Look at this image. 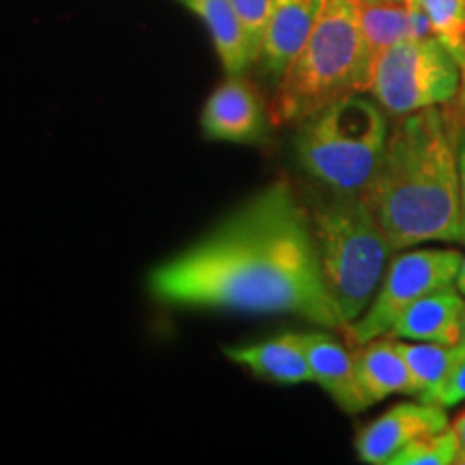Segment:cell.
<instances>
[{
    "instance_id": "obj_1",
    "label": "cell",
    "mask_w": 465,
    "mask_h": 465,
    "mask_svg": "<svg viewBox=\"0 0 465 465\" xmlns=\"http://www.w3.org/2000/svg\"><path fill=\"white\" fill-rule=\"evenodd\" d=\"M149 287L173 306L298 315L332 330L347 325L325 287L312 220L284 179L155 267Z\"/></svg>"
},
{
    "instance_id": "obj_2",
    "label": "cell",
    "mask_w": 465,
    "mask_h": 465,
    "mask_svg": "<svg viewBox=\"0 0 465 465\" xmlns=\"http://www.w3.org/2000/svg\"><path fill=\"white\" fill-rule=\"evenodd\" d=\"M457 110L433 106L399 116L375 177L362 192L392 250L459 242L461 199Z\"/></svg>"
},
{
    "instance_id": "obj_3",
    "label": "cell",
    "mask_w": 465,
    "mask_h": 465,
    "mask_svg": "<svg viewBox=\"0 0 465 465\" xmlns=\"http://www.w3.org/2000/svg\"><path fill=\"white\" fill-rule=\"evenodd\" d=\"M373 52L360 22L358 0H323L311 37L276 84L274 125L304 124L332 104L369 93Z\"/></svg>"
},
{
    "instance_id": "obj_4",
    "label": "cell",
    "mask_w": 465,
    "mask_h": 465,
    "mask_svg": "<svg viewBox=\"0 0 465 465\" xmlns=\"http://www.w3.org/2000/svg\"><path fill=\"white\" fill-rule=\"evenodd\" d=\"M311 220L325 287L349 325L373 302L394 250L362 194H336Z\"/></svg>"
},
{
    "instance_id": "obj_5",
    "label": "cell",
    "mask_w": 465,
    "mask_h": 465,
    "mask_svg": "<svg viewBox=\"0 0 465 465\" xmlns=\"http://www.w3.org/2000/svg\"><path fill=\"white\" fill-rule=\"evenodd\" d=\"M388 134L386 110L356 93L302 124L298 160L334 194H362L381 164Z\"/></svg>"
},
{
    "instance_id": "obj_6",
    "label": "cell",
    "mask_w": 465,
    "mask_h": 465,
    "mask_svg": "<svg viewBox=\"0 0 465 465\" xmlns=\"http://www.w3.org/2000/svg\"><path fill=\"white\" fill-rule=\"evenodd\" d=\"M461 69L438 39H403L373 58L369 93L392 116L457 100Z\"/></svg>"
},
{
    "instance_id": "obj_7",
    "label": "cell",
    "mask_w": 465,
    "mask_h": 465,
    "mask_svg": "<svg viewBox=\"0 0 465 465\" xmlns=\"http://www.w3.org/2000/svg\"><path fill=\"white\" fill-rule=\"evenodd\" d=\"M461 263L463 254L459 250L420 248L397 254L369 308L342 330L349 345L358 347L391 334L405 308L433 291L455 284Z\"/></svg>"
},
{
    "instance_id": "obj_8",
    "label": "cell",
    "mask_w": 465,
    "mask_h": 465,
    "mask_svg": "<svg viewBox=\"0 0 465 465\" xmlns=\"http://www.w3.org/2000/svg\"><path fill=\"white\" fill-rule=\"evenodd\" d=\"M450 427L444 407L422 403H399L377 416L356 435V452L360 461L371 465H391L411 441L444 431Z\"/></svg>"
},
{
    "instance_id": "obj_9",
    "label": "cell",
    "mask_w": 465,
    "mask_h": 465,
    "mask_svg": "<svg viewBox=\"0 0 465 465\" xmlns=\"http://www.w3.org/2000/svg\"><path fill=\"white\" fill-rule=\"evenodd\" d=\"M201 127L212 141L261 143L267 134V113L259 91L242 74L229 75L205 102Z\"/></svg>"
},
{
    "instance_id": "obj_10",
    "label": "cell",
    "mask_w": 465,
    "mask_h": 465,
    "mask_svg": "<svg viewBox=\"0 0 465 465\" xmlns=\"http://www.w3.org/2000/svg\"><path fill=\"white\" fill-rule=\"evenodd\" d=\"M322 7L323 0H274L257 61L261 74L270 83H281L284 72L311 37Z\"/></svg>"
},
{
    "instance_id": "obj_11",
    "label": "cell",
    "mask_w": 465,
    "mask_h": 465,
    "mask_svg": "<svg viewBox=\"0 0 465 465\" xmlns=\"http://www.w3.org/2000/svg\"><path fill=\"white\" fill-rule=\"evenodd\" d=\"M295 336L311 366L312 381L319 383L342 411L358 414L371 407L360 388L353 351L325 332H295Z\"/></svg>"
},
{
    "instance_id": "obj_12",
    "label": "cell",
    "mask_w": 465,
    "mask_h": 465,
    "mask_svg": "<svg viewBox=\"0 0 465 465\" xmlns=\"http://www.w3.org/2000/svg\"><path fill=\"white\" fill-rule=\"evenodd\" d=\"M465 328V298L457 287L433 291L405 308L391 336L405 341H427L459 345Z\"/></svg>"
},
{
    "instance_id": "obj_13",
    "label": "cell",
    "mask_w": 465,
    "mask_h": 465,
    "mask_svg": "<svg viewBox=\"0 0 465 465\" xmlns=\"http://www.w3.org/2000/svg\"><path fill=\"white\" fill-rule=\"evenodd\" d=\"M353 362L360 388H362L369 405L392 397V394H410L416 397V383L401 356L394 339H373L364 345L353 347Z\"/></svg>"
},
{
    "instance_id": "obj_14",
    "label": "cell",
    "mask_w": 465,
    "mask_h": 465,
    "mask_svg": "<svg viewBox=\"0 0 465 465\" xmlns=\"http://www.w3.org/2000/svg\"><path fill=\"white\" fill-rule=\"evenodd\" d=\"M226 356L232 362L246 366L261 380L282 383V386L312 381L311 366H308L295 332L281 334L263 342H252V345L229 347Z\"/></svg>"
},
{
    "instance_id": "obj_15",
    "label": "cell",
    "mask_w": 465,
    "mask_h": 465,
    "mask_svg": "<svg viewBox=\"0 0 465 465\" xmlns=\"http://www.w3.org/2000/svg\"><path fill=\"white\" fill-rule=\"evenodd\" d=\"M360 3V22L373 58L381 50L403 42V39L431 37V25L420 7H407L403 0H377Z\"/></svg>"
},
{
    "instance_id": "obj_16",
    "label": "cell",
    "mask_w": 465,
    "mask_h": 465,
    "mask_svg": "<svg viewBox=\"0 0 465 465\" xmlns=\"http://www.w3.org/2000/svg\"><path fill=\"white\" fill-rule=\"evenodd\" d=\"M179 3H183L192 14L205 22L226 74L240 75L254 65L252 50L240 15L232 7V0H179Z\"/></svg>"
},
{
    "instance_id": "obj_17",
    "label": "cell",
    "mask_w": 465,
    "mask_h": 465,
    "mask_svg": "<svg viewBox=\"0 0 465 465\" xmlns=\"http://www.w3.org/2000/svg\"><path fill=\"white\" fill-rule=\"evenodd\" d=\"M403 356L407 369L416 383V399H424L449 375L452 362H455L459 345H440V342L394 339Z\"/></svg>"
},
{
    "instance_id": "obj_18",
    "label": "cell",
    "mask_w": 465,
    "mask_h": 465,
    "mask_svg": "<svg viewBox=\"0 0 465 465\" xmlns=\"http://www.w3.org/2000/svg\"><path fill=\"white\" fill-rule=\"evenodd\" d=\"M420 9L429 17L433 37L457 58H463L465 0H420Z\"/></svg>"
},
{
    "instance_id": "obj_19",
    "label": "cell",
    "mask_w": 465,
    "mask_h": 465,
    "mask_svg": "<svg viewBox=\"0 0 465 465\" xmlns=\"http://www.w3.org/2000/svg\"><path fill=\"white\" fill-rule=\"evenodd\" d=\"M459 444L452 427L444 431L424 435V438L411 441L405 446L391 465H450L457 463Z\"/></svg>"
},
{
    "instance_id": "obj_20",
    "label": "cell",
    "mask_w": 465,
    "mask_h": 465,
    "mask_svg": "<svg viewBox=\"0 0 465 465\" xmlns=\"http://www.w3.org/2000/svg\"><path fill=\"white\" fill-rule=\"evenodd\" d=\"M237 15H240L243 33H246L250 50H252L254 63L259 61L261 48H263V37L270 25L272 9H274V0H232Z\"/></svg>"
},
{
    "instance_id": "obj_21",
    "label": "cell",
    "mask_w": 465,
    "mask_h": 465,
    "mask_svg": "<svg viewBox=\"0 0 465 465\" xmlns=\"http://www.w3.org/2000/svg\"><path fill=\"white\" fill-rule=\"evenodd\" d=\"M422 403H431L440 407H452L465 401V342H459V351L455 362H452L446 380L440 383L431 394H427Z\"/></svg>"
},
{
    "instance_id": "obj_22",
    "label": "cell",
    "mask_w": 465,
    "mask_h": 465,
    "mask_svg": "<svg viewBox=\"0 0 465 465\" xmlns=\"http://www.w3.org/2000/svg\"><path fill=\"white\" fill-rule=\"evenodd\" d=\"M457 166H459V199H461V237H459V243H463L465 246V119L463 116H459L457 121Z\"/></svg>"
},
{
    "instance_id": "obj_23",
    "label": "cell",
    "mask_w": 465,
    "mask_h": 465,
    "mask_svg": "<svg viewBox=\"0 0 465 465\" xmlns=\"http://www.w3.org/2000/svg\"><path fill=\"white\" fill-rule=\"evenodd\" d=\"M452 431L457 435V444H459V457H457V463L459 465H465V411H461L455 418V422L450 424Z\"/></svg>"
},
{
    "instance_id": "obj_24",
    "label": "cell",
    "mask_w": 465,
    "mask_h": 465,
    "mask_svg": "<svg viewBox=\"0 0 465 465\" xmlns=\"http://www.w3.org/2000/svg\"><path fill=\"white\" fill-rule=\"evenodd\" d=\"M459 69H461V84H459V93H457V100L450 102L455 110L459 113V116L465 119V58L459 63Z\"/></svg>"
},
{
    "instance_id": "obj_25",
    "label": "cell",
    "mask_w": 465,
    "mask_h": 465,
    "mask_svg": "<svg viewBox=\"0 0 465 465\" xmlns=\"http://www.w3.org/2000/svg\"><path fill=\"white\" fill-rule=\"evenodd\" d=\"M455 287L461 291V295L465 298V257H463V263H461V270H459V276L455 281Z\"/></svg>"
},
{
    "instance_id": "obj_26",
    "label": "cell",
    "mask_w": 465,
    "mask_h": 465,
    "mask_svg": "<svg viewBox=\"0 0 465 465\" xmlns=\"http://www.w3.org/2000/svg\"><path fill=\"white\" fill-rule=\"evenodd\" d=\"M403 3L407 5V7H420V0H403Z\"/></svg>"
},
{
    "instance_id": "obj_27",
    "label": "cell",
    "mask_w": 465,
    "mask_h": 465,
    "mask_svg": "<svg viewBox=\"0 0 465 465\" xmlns=\"http://www.w3.org/2000/svg\"><path fill=\"white\" fill-rule=\"evenodd\" d=\"M463 58H465V35H463ZM463 58H461V61H463ZM461 61H459V63H461Z\"/></svg>"
},
{
    "instance_id": "obj_28",
    "label": "cell",
    "mask_w": 465,
    "mask_h": 465,
    "mask_svg": "<svg viewBox=\"0 0 465 465\" xmlns=\"http://www.w3.org/2000/svg\"><path fill=\"white\" fill-rule=\"evenodd\" d=\"M362 3H377V0H362Z\"/></svg>"
},
{
    "instance_id": "obj_29",
    "label": "cell",
    "mask_w": 465,
    "mask_h": 465,
    "mask_svg": "<svg viewBox=\"0 0 465 465\" xmlns=\"http://www.w3.org/2000/svg\"><path fill=\"white\" fill-rule=\"evenodd\" d=\"M461 342H465V328H463V339H461Z\"/></svg>"
}]
</instances>
